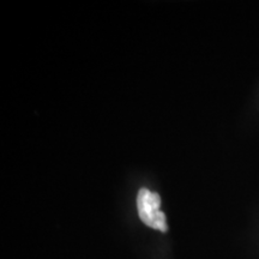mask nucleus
<instances>
[{
  "label": "nucleus",
  "instance_id": "nucleus-1",
  "mask_svg": "<svg viewBox=\"0 0 259 259\" xmlns=\"http://www.w3.org/2000/svg\"><path fill=\"white\" fill-rule=\"evenodd\" d=\"M161 199L156 192L148 189H141L137 196V208L139 219L144 225L161 232H167L166 216L160 210Z\"/></svg>",
  "mask_w": 259,
  "mask_h": 259
}]
</instances>
